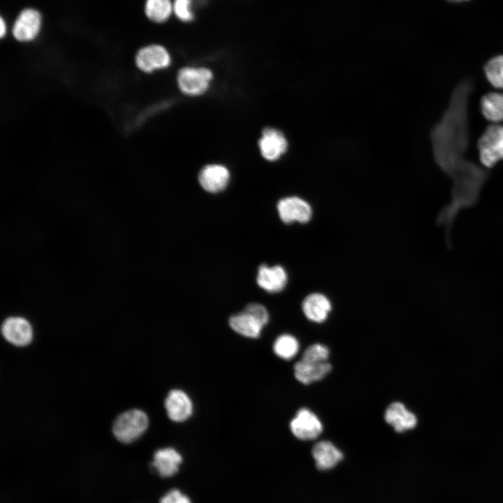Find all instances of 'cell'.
Listing matches in <instances>:
<instances>
[{
    "label": "cell",
    "instance_id": "obj_1",
    "mask_svg": "<svg viewBox=\"0 0 503 503\" xmlns=\"http://www.w3.org/2000/svg\"><path fill=\"white\" fill-rule=\"evenodd\" d=\"M478 158L487 168L503 161V125L490 124L486 126L476 141Z\"/></svg>",
    "mask_w": 503,
    "mask_h": 503
},
{
    "label": "cell",
    "instance_id": "obj_2",
    "mask_svg": "<svg viewBox=\"0 0 503 503\" xmlns=\"http://www.w3.org/2000/svg\"><path fill=\"white\" fill-rule=\"evenodd\" d=\"M269 319L267 309L261 304L251 303L229 319L231 328L245 337L256 338Z\"/></svg>",
    "mask_w": 503,
    "mask_h": 503
},
{
    "label": "cell",
    "instance_id": "obj_3",
    "mask_svg": "<svg viewBox=\"0 0 503 503\" xmlns=\"http://www.w3.org/2000/svg\"><path fill=\"white\" fill-rule=\"evenodd\" d=\"M148 424V417L144 411L131 409L117 416L113 423L112 431L119 442L129 444L141 436Z\"/></svg>",
    "mask_w": 503,
    "mask_h": 503
},
{
    "label": "cell",
    "instance_id": "obj_4",
    "mask_svg": "<svg viewBox=\"0 0 503 503\" xmlns=\"http://www.w3.org/2000/svg\"><path fill=\"white\" fill-rule=\"evenodd\" d=\"M42 15L34 8L22 10L12 26V35L19 42L27 43L34 41L39 34L42 27Z\"/></svg>",
    "mask_w": 503,
    "mask_h": 503
},
{
    "label": "cell",
    "instance_id": "obj_5",
    "mask_svg": "<svg viewBox=\"0 0 503 503\" xmlns=\"http://www.w3.org/2000/svg\"><path fill=\"white\" fill-rule=\"evenodd\" d=\"M212 78V71L207 68L184 67L179 71L177 80L182 92L196 96L207 89Z\"/></svg>",
    "mask_w": 503,
    "mask_h": 503
},
{
    "label": "cell",
    "instance_id": "obj_6",
    "mask_svg": "<svg viewBox=\"0 0 503 503\" xmlns=\"http://www.w3.org/2000/svg\"><path fill=\"white\" fill-rule=\"evenodd\" d=\"M277 209L281 220L286 224H305L312 217L310 204L298 196H288L279 200Z\"/></svg>",
    "mask_w": 503,
    "mask_h": 503
},
{
    "label": "cell",
    "instance_id": "obj_7",
    "mask_svg": "<svg viewBox=\"0 0 503 503\" xmlns=\"http://www.w3.org/2000/svg\"><path fill=\"white\" fill-rule=\"evenodd\" d=\"M293 435L300 440L316 439L323 431V425L318 416L307 408L300 409L290 422Z\"/></svg>",
    "mask_w": 503,
    "mask_h": 503
},
{
    "label": "cell",
    "instance_id": "obj_8",
    "mask_svg": "<svg viewBox=\"0 0 503 503\" xmlns=\"http://www.w3.org/2000/svg\"><path fill=\"white\" fill-rule=\"evenodd\" d=\"M136 63L139 69L150 73L156 69L168 67L170 64V57L163 46L150 45L138 50L136 55Z\"/></svg>",
    "mask_w": 503,
    "mask_h": 503
},
{
    "label": "cell",
    "instance_id": "obj_9",
    "mask_svg": "<svg viewBox=\"0 0 503 503\" xmlns=\"http://www.w3.org/2000/svg\"><path fill=\"white\" fill-rule=\"evenodd\" d=\"M1 333L8 342L19 347L27 345L33 337V330L29 322L18 316L6 319L2 323Z\"/></svg>",
    "mask_w": 503,
    "mask_h": 503
},
{
    "label": "cell",
    "instance_id": "obj_10",
    "mask_svg": "<svg viewBox=\"0 0 503 503\" xmlns=\"http://www.w3.org/2000/svg\"><path fill=\"white\" fill-rule=\"evenodd\" d=\"M258 146L263 158L268 161H275L285 153L288 143L281 131L273 128H266L263 131Z\"/></svg>",
    "mask_w": 503,
    "mask_h": 503
},
{
    "label": "cell",
    "instance_id": "obj_11",
    "mask_svg": "<svg viewBox=\"0 0 503 503\" xmlns=\"http://www.w3.org/2000/svg\"><path fill=\"white\" fill-rule=\"evenodd\" d=\"M229 178L228 170L219 164L205 166L198 174L201 186L210 193H217L224 190L228 185Z\"/></svg>",
    "mask_w": 503,
    "mask_h": 503
},
{
    "label": "cell",
    "instance_id": "obj_12",
    "mask_svg": "<svg viewBox=\"0 0 503 503\" xmlns=\"http://www.w3.org/2000/svg\"><path fill=\"white\" fill-rule=\"evenodd\" d=\"M165 408L170 420L182 422L187 420L192 414V402L183 391L174 389L169 392L166 400Z\"/></svg>",
    "mask_w": 503,
    "mask_h": 503
},
{
    "label": "cell",
    "instance_id": "obj_13",
    "mask_svg": "<svg viewBox=\"0 0 503 503\" xmlns=\"http://www.w3.org/2000/svg\"><path fill=\"white\" fill-rule=\"evenodd\" d=\"M332 309L329 298L321 293L307 295L302 302V310L305 317L314 323L325 321Z\"/></svg>",
    "mask_w": 503,
    "mask_h": 503
},
{
    "label": "cell",
    "instance_id": "obj_14",
    "mask_svg": "<svg viewBox=\"0 0 503 503\" xmlns=\"http://www.w3.org/2000/svg\"><path fill=\"white\" fill-rule=\"evenodd\" d=\"M288 276L284 268L280 265L259 267L256 281L260 287L270 293L282 291L287 283Z\"/></svg>",
    "mask_w": 503,
    "mask_h": 503
},
{
    "label": "cell",
    "instance_id": "obj_15",
    "mask_svg": "<svg viewBox=\"0 0 503 503\" xmlns=\"http://www.w3.org/2000/svg\"><path fill=\"white\" fill-rule=\"evenodd\" d=\"M384 419L397 432L411 430L417 424L415 414L399 402H395L388 405L384 414Z\"/></svg>",
    "mask_w": 503,
    "mask_h": 503
},
{
    "label": "cell",
    "instance_id": "obj_16",
    "mask_svg": "<svg viewBox=\"0 0 503 503\" xmlns=\"http://www.w3.org/2000/svg\"><path fill=\"white\" fill-rule=\"evenodd\" d=\"M182 461L181 455L173 448L157 450L153 457L152 467L162 477L174 476Z\"/></svg>",
    "mask_w": 503,
    "mask_h": 503
},
{
    "label": "cell",
    "instance_id": "obj_17",
    "mask_svg": "<svg viewBox=\"0 0 503 503\" xmlns=\"http://www.w3.org/2000/svg\"><path fill=\"white\" fill-rule=\"evenodd\" d=\"M316 467L328 470L335 467L343 458L342 451L329 441L316 443L312 450Z\"/></svg>",
    "mask_w": 503,
    "mask_h": 503
},
{
    "label": "cell",
    "instance_id": "obj_18",
    "mask_svg": "<svg viewBox=\"0 0 503 503\" xmlns=\"http://www.w3.org/2000/svg\"><path fill=\"white\" fill-rule=\"evenodd\" d=\"M328 362L312 363L299 360L293 367L296 379L303 384H309L323 379L331 370Z\"/></svg>",
    "mask_w": 503,
    "mask_h": 503
},
{
    "label": "cell",
    "instance_id": "obj_19",
    "mask_svg": "<svg viewBox=\"0 0 503 503\" xmlns=\"http://www.w3.org/2000/svg\"><path fill=\"white\" fill-rule=\"evenodd\" d=\"M482 117L493 124L503 122V92H488L479 101Z\"/></svg>",
    "mask_w": 503,
    "mask_h": 503
},
{
    "label": "cell",
    "instance_id": "obj_20",
    "mask_svg": "<svg viewBox=\"0 0 503 503\" xmlns=\"http://www.w3.org/2000/svg\"><path fill=\"white\" fill-rule=\"evenodd\" d=\"M483 75L487 82L494 89L503 90V54L491 57L483 66Z\"/></svg>",
    "mask_w": 503,
    "mask_h": 503
},
{
    "label": "cell",
    "instance_id": "obj_21",
    "mask_svg": "<svg viewBox=\"0 0 503 503\" xmlns=\"http://www.w3.org/2000/svg\"><path fill=\"white\" fill-rule=\"evenodd\" d=\"M173 11L170 0H146L145 13L148 19L154 22H166Z\"/></svg>",
    "mask_w": 503,
    "mask_h": 503
},
{
    "label": "cell",
    "instance_id": "obj_22",
    "mask_svg": "<svg viewBox=\"0 0 503 503\" xmlns=\"http://www.w3.org/2000/svg\"><path fill=\"white\" fill-rule=\"evenodd\" d=\"M275 353L279 358L284 360H290L294 358L299 350L298 340L289 334L279 335L273 344Z\"/></svg>",
    "mask_w": 503,
    "mask_h": 503
},
{
    "label": "cell",
    "instance_id": "obj_23",
    "mask_svg": "<svg viewBox=\"0 0 503 503\" xmlns=\"http://www.w3.org/2000/svg\"><path fill=\"white\" fill-rule=\"evenodd\" d=\"M328 348L321 344H314L309 346L302 356V360L312 363L326 362L329 357Z\"/></svg>",
    "mask_w": 503,
    "mask_h": 503
},
{
    "label": "cell",
    "instance_id": "obj_24",
    "mask_svg": "<svg viewBox=\"0 0 503 503\" xmlns=\"http://www.w3.org/2000/svg\"><path fill=\"white\" fill-rule=\"evenodd\" d=\"M192 6L193 0H175L173 3V12L180 20L191 22L194 17Z\"/></svg>",
    "mask_w": 503,
    "mask_h": 503
},
{
    "label": "cell",
    "instance_id": "obj_25",
    "mask_svg": "<svg viewBox=\"0 0 503 503\" xmlns=\"http://www.w3.org/2000/svg\"><path fill=\"white\" fill-rule=\"evenodd\" d=\"M160 503H191L189 497L177 489H173L166 493Z\"/></svg>",
    "mask_w": 503,
    "mask_h": 503
},
{
    "label": "cell",
    "instance_id": "obj_26",
    "mask_svg": "<svg viewBox=\"0 0 503 503\" xmlns=\"http://www.w3.org/2000/svg\"><path fill=\"white\" fill-rule=\"evenodd\" d=\"M8 31V25L6 19L1 15L0 17V36L3 38Z\"/></svg>",
    "mask_w": 503,
    "mask_h": 503
},
{
    "label": "cell",
    "instance_id": "obj_27",
    "mask_svg": "<svg viewBox=\"0 0 503 503\" xmlns=\"http://www.w3.org/2000/svg\"><path fill=\"white\" fill-rule=\"evenodd\" d=\"M447 1H449L451 2H460V1H468V0H447Z\"/></svg>",
    "mask_w": 503,
    "mask_h": 503
}]
</instances>
